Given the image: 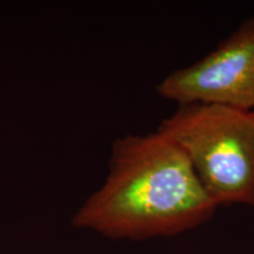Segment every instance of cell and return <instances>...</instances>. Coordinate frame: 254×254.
<instances>
[{
    "instance_id": "1",
    "label": "cell",
    "mask_w": 254,
    "mask_h": 254,
    "mask_svg": "<svg viewBox=\"0 0 254 254\" xmlns=\"http://www.w3.org/2000/svg\"><path fill=\"white\" fill-rule=\"evenodd\" d=\"M217 208L182 147L155 129L113 141L106 179L73 224L113 239L145 240L201 226Z\"/></svg>"
},
{
    "instance_id": "4",
    "label": "cell",
    "mask_w": 254,
    "mask_h": 254,
    "mask_svg": "<svg viewBox=\"0 0 254 254\" xmlns=\"http://www.w3.org/2000/svg\"><path fill=\"white\" fill-rule=\"evenodd\" d=\"M253 112H254V111H253Z\"/></svg>"
},
{
    "instance_id": "2",
    "label": "cell",
    "mask_w": 254,
    "mask_h": 254,
    "mask_svg": "<svg viewBox=\"0 0 254 254\" xmlns=\"http://www.w3.org/2000/svg\"><path fill=\"white\" fill-rule=\"evenodd\" d=\"M158 131L189 158L218 206L254 209V112L206 104L178 105Z\"/></svg>"
},
{
    "instance_id": "3",
    "label": "cell",
    "mask_w": 254,
    "mask_h": 254,
    "mask_svg": "<svg viewBox=\"0 0 254 254\" xmlns=\"http://www.w3.org/2000/svg\"><path fill=\"white\" fill-rule=\"evenodd\" d=\"M157 92L178 105H219L253 112L254 18L240 24L208 55L167 74Z\"/></svg>"
}]
</instances>
